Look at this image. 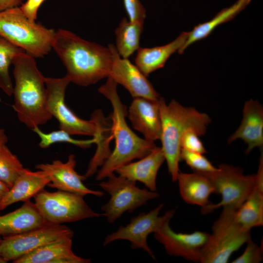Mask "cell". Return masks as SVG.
Segmentation results:
<instances>
[{
    "label": "cell",
    "instance_id": "44dd1931",
    "mask_svg": "<svg viewBox=\"0 0 263 263\" xmlns=\"http://www.w3.org/2000/svg\"><path fill=\"white\" fill-rule=\"evenodd\" d=\"M188 32H182L174 40L164 45L152 48L139 47L135 58V65L146 76L163 68L169 57L180 51L187 39Z\"/></svg>",
    "mask_w": 263,
    "mask_h": 263
},
{
    "label": "cell",
    "instance_id": "8992f818",
    "mask_svg": "<svg viewBox=\"0 0 263 263\" xmlns=\"http://www.w3.org/2000/svg\"><path fill=\"white\" fill-rule=\"evenodd\" d=\"M236 209L223 207L219 218L213 224L200 263H226L234 252L251 239L250 230H244L237 222Z\"/></svg>",
    "mask_w": 263,
    "mask_h": 263
},
{
    "label": "cell",
    "instance_id": "30bf717a",
    "mask_svg": "<svg viewBox=\"0 0 263 263\" xmlns=\"http://www.w3.org/2000/svg\"><path fill=\"white\" fill-rule=\"evenodd\" d=\"M47 93L49 111L58 121L59 129L70 135L94 137L97 128L94 121L79 118L67 106L65 101V92L71 82L66 75L61 78L44 77Z\"/></svg>",
    "mask_w": 263,
    "mask_h": 263
},
{
    "label": "cell",
    "instance_id": "83f0119b",
    "mask_svg": "<svg viewBox=\"0 0 263 263\" xmlns=\"http://www.w3.org/2000/svg\"><path fill=\"white\" fill-rule=\"evenodd\" d=\"M24 52L0 36V88L8 96L13 94L14 88L9 66L18 55Z\"/></svg>",
    "mask_w": 263,
    "mask_h": 263
},
{
    "label": "cell",
    "instance_id": "7402d4cb",
    "mask_svg": "<svg viewBox=\"0 0 263 263\" xmlns=\"http://www.w3.org/2000/svg\"><path fill=\"white\" fill-rule=\"evenodd\" d=\"M178 182L180 195L187 204L197 205L204 209L210 205L209 199L215 189L209 180L201 173H183L180 171Z\"/></svg>",
    "mask_w": 263,
    "mask_h": 263
},
{
    "label": "cell",
    "instance_id": "5bb4252c",
    "mask_svg": "<svg viewBox=\"0 0 263 263\" xmlns=\"http://www.w3.org/2000/svg\"><path fill=\"white\" fill-rule=\"evenodd\" d=\"M169 223H165L153 233L155 239L163 245L167 253L188 261L200 262L202 251L209 233L201 231L177 233L171 228Z\"/></svg>",
    "mask_w": 263,
    "mask_h": 263
},
{
    "label": "cell",
    "instance_id": "7a4b0ae2",
    "mask_svg": "<svg viewBox=\"0 0 263 263\" xmlns=\"http://www.w3.org/2000/svg\"><path fill=\"white\" fill-rule=\"evenodd\" d=\"M13 64V108L19 120L31 129L45 124L53 116L48 109L44 76L35 57L24 52L16 57Z\"/></svg>",
    "mask_w": 263,
    "mask_h": 263
},
{
    "label": "cell",
    "instance_id": "d6986e66",
    "mask_svg": "<svg viewBox=\"0 0 263 263\" xmlns=\"http://www.w3.org/2000/svg\"><path fill=\"white\" fill-rule=\"evenodd\" d=\"M48 224H52L43 217L35 203L28 200L18 209L0 215V236L18 235Z\"/></svg>",
    "mask_w": 263,
    "mask_h": 263
},
{
    "label": "cell",
    "instance_id": "1f68e13d",
    "mask_svg": "<svg viewBox=\"0 0 263 263\" xmlns=\"http://www.w3.org/2000/svg\"><path fill=\"white\" fill-rule=\"evenodd\" d=\"M244 252L233 260L232 263H259L263 260V246L250 239Z\"/></svg>",
    "mask_w": 263,
    "mask_h": 263
},
{
    "label": "cell",
    "instance_id": "5b68a950",
    "mask_svg": "<svg viewBox=\"0 0 263 263\" xmlns=\"http://www.w3.org/2000/svg\"><path fill=\"white\" fill-rule=\"evenodd\" d=\"M55 31L29 20L19 6L0 12V36L34 57L52 49Z\"/></svg>",
    "mask_w": 263,
    "mask_h": 263
},
{
    "label": "cell",
    "instance_id": "e575fe53",
    "mask_svg": "<svg viewBox=\"0 0 263 263\" xmlns=\"http://www.w3.org/2000/svg\"><path fill=\"white\" fill-rule=\"evenodd\" d=\"M45 0H27L19 8L23 14L31 21H35L38 10Z\"/></svg>",
    "mask_w": 263,
    "mask_h": 263
},
{
    "label": "cell",
    "instance_id": "ac0fdd59",
    "mask_svg": "<svg viewBox=\"0 0 263 263\" xmlns=\"http://www.w3.org/2000/svg\"><path fill=\"white\" fill-rule=\"evenodd\" d=\"M165 161L161 147L156 146L139 160L123 165L115 172L131 180L140 181L149 190L156 191L157 173Z\"/></svg>",
    "mask_w": 263,
    "mask_h": 263
},
{
    "label": "cell",
    "instance_id": "484cf974",
    "mask_svg": "<svg viewBox=\"0 0 263 263\" xmlns=\"http://www.w3.org/2000/svg\"><path fill=\"white\" fill-rule=\"evenodd\" d=\"M235 218L246 230L263 225V189L255 187L236 210Z\"/></svg>",
    "mask_w": 263,
    "mask_h": 263
},
{
    "label": "cell",
    "instance_id": "8fae6325",
    "mask_svg": "<svg viewBox=\"0 0 263 263\" xmlns=\"http://www.w3.org/2000/svg\"><path fill=\"white\" fill-rule=\"evenodd\" d=\"M73 236V231L65 225L48 224L23 233L4 237L0 243V256L7 262H13L46 244Z\"/></svg>",
    "mask_w": 263,
    "mask_h": 263
},
{
    "label": "cell",
    "instance_id": "52a82bcc",
    "mask_svg": "<svg viewBox=\"0 0 263 263\" xmlns=\"http://www.w3.org/2000/svg\"><path fill=\"white\" fill-rule=\"evenodd\" d=\"M201 173L209 180L215 193L221 196L218 203H211L201 209L203 214L224 207L237 209L256 186L255 174L245 175L242 169L227 164H221L216 171Z\"/></svg>",
    "mask_w": 263,
    "mask_h": 263
},
{
    "label": "cell",
    "instance_id": "f546056e",
    "mask_svg": "<svg viewBox=\"0 0 263 263\" xmlns=\"http://www.w3.org/2000/svg\"><path fill=\"white\" fill-rule=\"evenodd\" d=\"M39 137L40 141L38 145L42 149H47L51 145L58 142L68 143L82 149L90 148L92 144H96L97 138L93 137L89 140H77L73 138L67 132L59 129L49 133L42 131L38 126L32 129Z\"/></svg>",
    "mask_w": 263,
    "mask_h": 263
},
{
    "label": "cell",
    "instance_id": "ab89813d",
    "mask_svg": "<svg viewBox=\"0 0 263 263\" xmlns=\"http://www.w3.org/2000/svg\"><path fill=\"white\" fill-rule=\"evenodd\" d=\"M1 241V238H0V243Z\"/></svg>",
    "mask_w": 263,
    "mask_h": 263
},
{
    "label": "cell",
    "instance_id": "d6a6232c",
    "mask_svg": "<svg viewBox=\"0 0 263 263\" xmlns=\"http://www.w3.org/2000/svg\"><path fill=\"white\" fill-rule=\"evenodd\" d=\"M199 137L194 130L189 129L187 131L181 139V149L203 154L206 153L207 150Z\"/></svg>",
    "mask_w": 263,
    "mask_h": 263
},
{
    "label": "cell",
    "instance_id": "60d3db41",
    "mask_svg": "<svg viewBox=\"0 0 263 263\" xmlns=\"http://www.w3.org/2000/svg\"><path fill=\"white\" fill-rule=\"evenodd\" d=\"M0 238H1V237H0Z\"/></svg>",
    "mask_w": 263,
    "mask_h": 263
},
{
    "label": "cell",
    "instance_id": "cb8c5ba5",
    "mask_svg": "<svg viewBox=\"0 0 263 263\" xmlns=\"http://www.w3.org/2000/svg\"><path fill=\"white\" fill-rule=\"evenodd\" d=\"M251 0H238L234 4L219 12L211 19L195 26L190 32L178 53L183 54L190 45L208 36L219 25L233 19L244 10Z\"/></svg>",
    "mask_w": 263,
    "mask_h": 263
},
{
    "label": "cell",
    "instance_id": "4fadbf2b",
    "mask_svg": "<svg viewBox=\"0 0 263 263\" xmlns=\"http://www.w3.org/2000/svg\"><path fill=\"white\" fill-rule=\"evenodd\" d=\"M108 47L112 55V64L108 77L122 85L133 98L158 101L159 94L137 67L128 58L122 57L113 44H109Z\"/></svg>",
    "mask_w": 263,
    "mask_h": 263
},
{
    "label": "cell",
    "instance_id": "2e32d148",
    "mask_svg": "<svg viewBox=\"0 0 263 263\" xmlns=\"http://www.w3.org/2000/svg\"><path fill=\"white\" fill-rule=\"evenodd\" d=\"M127 115L133 128L141 132L145 139L152 143L160 140L161 123L158 100L134 97Z\"/></svg>",
    "mask_w": 263,
    "mask_h": 263
},
{
    "label": "cell",
    "instance_id": "6da1fadb",
    "mask_svg": "<svg viewBox=\"0 0 263 263\" xmlns=\"http://www.w3.org/2000/svg\"><path fill=\"white\" fill-rule=\"evenodd\" d=\"M52 49L66 67L71 82L87 86L109 75L112 55L108 47L85 40L70 31L59 29L55 32Z\"/></svg>",
    "mask_w": 263,
    "mask_h": 263
},
{
    "label": "cell",
    "instance_id": "277c9868",
    "mask_svg": "<svg viewBox=\"0 0 263 263\" xmlns=\"http://www.w3.org/2000/svg\"><path fill=\"white\" fill-rule=\"evenodd\" d=\"M161 123L162 150L172 180L176 181L180 172L181 142L184 133L189 129L200 136L204 135L211 119L208 115L192 107H186L175 100L167 104L164 98L158 100Z\"/></svg>",
    "mask_w": 263,
    "mask_h": 263
},
{
    "label": "cell",
    "instance_id": "7c38bea8",
    "mask_svg": "<svg viewBox=\"0 0 263 263\" xmlns=\"http://www.w3.org/2000/svg\"><path fill=\"white\" fill-rule=\"evenodd\" d=\"M163 207L164 204H161L148 213L142 212L133 217L128 225L124 226L121 225L117 231L107 235L103 245L107 246L115 240H128L132 248L142 249L155 259L154 253L147 243V238L165 223L170 222L175 212V209H170L163 215L159 216Z\"/></svg>",
    "mask_w": 263,
    "mask_h": 263
},
{
    "label": "cell",
    "instance_id": "e0dca14e",
    "mask_svg": "<svg viewBox=\"0 0 263 263\" xmlns=\"http://www.w3.org/2000/svg\"><path fill=\"white\" fill-rule=\"evenodd\" d=\"M239 139L247 144L246 153L255 148L263 149V108L257 100L250 99L245 102L241 124L229 137L227 143L230 144Z\"/></svg>",
    "mask_w": 263,
    "mask_h": 263
},
{
    "label": "cell",
    "instance_id": "ffe728a7",
    "mask_svg": "<svg viewBox=\"0 0 263 263\" xmlns=\"http://www.w3.org/2000/svg\"><path fill=\"white\" fill-rule=\"evenodd\" d=\"M50 182L48 176L43 171H33L24 168L13 186L0 200V211L15 203L30 200Z\"/></svg>",
    "mask_w": 263,
    "mask_h": 263
},
{
    "label": "cell",
    "instance_id": "836d02e7",
    "mask_svg": "<svg viewBox=\"0 0 263 263\" xmlns=\"http://www.w3.org/2000/svg\"><path fill=\"white\" fill-rule=\"evenodd\" d=\"M123 2L130 21L144 22L146 10L139 0H123Z\"/></svg>",
    "mask_w": 263,
    "mask_h": 263
},
{
    "label": "cell",
    "instance_id": "f1b7e54d",
    "mask_svg": "<svg viewBox=\"0 0 263 263\" xmlns=\"http://www.w3.org/2000/svg\"><path fill=\"white\" fill-rule=\"evenodd\" d=\"M23 165L6 144L0 146V180L9 188L23 171Z\"/></svg>",
    "mask_w": 263,
    "mask_h": 263
},
{
    "label": "cell",
    "instance_id": "9c48e42d",
    "mask_svg": "<svg viewBox=\"0 0 263 263\" xmlns=\"http://www.w3.org/2000/svg\"><path fill=\"white\" fill-rule=\"evenodd\" d=\"M107 181L99 186L110 195V200L101 207L108 223H113L126 211L130 212L145 205L148 201L159 196L156 191L140 188L135 181L113 173L110 174Z\"/></svg>",
    "mask_w": 263,
    "mask_h": 263
},
{
    "label": "cell",
    "instance_id": "d4e9b609",
    "mask_svg": "<svg viewBox=\"0 0 263 263\" xmlns=\"http://www.w3.org/2000/svg\"><path fill=\"white\" fill-rule=\"evenodd\" d=\"M72 238H63L46 244L13 261L14 263H58L75 255L72 250Z\"/></svg>",
    "mask_w": 263,
    "mask_h": 263
},
{
    "label": "cell",
    "instance_id": "603a6c76",
    "mask_svg": "<svg viewBox=\"0 0 263 263\" xmlns=\"http://www.w3.org/2000/svg\"><path fill=\"white\" fill-rule=\"evenodd\" d=\"M91 119L93 120L97 128L96 134L94 137L97 138V149L94 154L90 160L87 169L83 175L87 179L98 171L111 153L109 143L113 139L112 131V123L105 118L101 110H96L92 114Z\"/></svg>",
    "mask_w": 263,
    "mask_h": 263
},
{
    "label": "cell",
    "instance_id": "4dcf8cb0",
    "mask_svg": "<svg viewBox=\"0 0 263 263\" xmlns=\"http://www.w3.org/2000/svg\"><path fill=\"white\" fill-rule=\"evenodd\" d=\"M181 160H183L194 172L207 173L216 171L218 168L203 155V154L193 152L181 149Z\"/></svg>",
    "mask_w": 263,
    "mask_h": 263
},
{
    "label": "cell",
    "instance_id": "4316f807",
    "mask_svg": "<svg viewBox=\"0 0 263 263\" xmlns=\"http://www.w3.org/2000/svg\"><path fill=\"white\" fill-rule=\"evenodd\" d=\"M143 28L144 22H132L126 18L121 20L115 30V46L122 57L128 58L139 49Z\"/></svg>",
    "mask_w": 263,
    "mask_h": 263
},
{
    "label": "cell",
    "instance_id": "d590c367",
    "mask_svg": "<svg viewBox=\"0 0 263 263\" xmlns=\"http://www.w3.org/2000/svg\"><path fill=\"white\" fill-rule=\"evenodd\" d=\"M22 0H0V12L19 7Z\"/></svg>",
    "mask_w": 263,
    "mask_h": 263
},
{
    "label": "cell",
    "instance_id": "9a60e30c",
    "mask_svg": "<svg viewBox=\"0 0 263 263\" xmlns=\"http://www.w3.org/2000/svg\"><path fill=\"white\" fill-rule=\"evenodd\" d=\"M75 156L71 154L65 163L55 160L51 163L38 164L36 168L47 174L50 180L48 186L51 188L83 196L89 194L102 196L104 195L102 191L92 190L84 185L83 181L87 179L75 170Z\"/></svg>",
    "mask_w": 263,
    "mask_h": 263
},
{
    "label": "cell",
    "instance_id": "8d00e7d4",
    "mask_svg": "<svg viewBox=\"0 0 263 263\" xmlns=\"http://www.w3.org/2000/svg\"><path fill=\"white\" fill-rule=\"evenodd\" d=\"M9 188L0 180V200L4 196Z\"/></svg>",
    "mask_w": 263,
    "mask_h": 263
},
{
    "label": "cell",
    "instance_id": "3957f363",
    "mask_svg": "<svg viewBox=\"0 0 263 263\" xmlns=\"http://www.w3.org/2000/svg\"><path fill=\"white\" fill-rule=\"evenodd\" d=\"M117 84L110 77L100 86L98 92L111 102L113 112L111 115L112 131L115 145L113 151L97 172V181L106 178L120 167L135 159H141L148 154L156 147L137 136L129 127L125 118L128 110L117 93Z\"/></svg>",
    "mask_w": 263,
    "mask_h": 263
},
{
    "label": "cell",
    "instance_id": "74e56055",
    "mask_svg": "<svg viewBox=\"0 0 263 263\" xmlns=\"http://www.w3.org/2000/svg\"><path fill=\"white\" fill-rule=\"evenodd\" d=\"M8 137L3 129H0V146L6 144Z\"/></svg>",
    "mask_w": 263,
    "mask_h": 263
},
{
    "label": "cell",
    "instance_id": "ba28073f",
    "mask_svg": "<svg viewBox=\"0 0 263 263\" xmlns=\"http://www.w3.org/2000/svg\"><path fill=\"white\" fill-rule=\"evenodd\" d=\"M34 198L36 207L50 224H62L103 215L94 211L79 194L58 190L51 192L43 188Z\"/></svg>",
    "mask_w": 263,
    "mask_h": 263
},
{
    "label": "cell",
    "instance_id": "f35d334b",
    "mask_svg": "<svg viewBox=\"0 0 263 263\" xmlns=\"http://www.w3.org/2000/svg\"><path fill=\"white\" fill-rule=\"evenodd\" d=\"M7 262L4 259V258L0 256V263H5Z\"/></svg>",
    "mask_w": 263,
    "mask_h": 263
}]
</instances>
